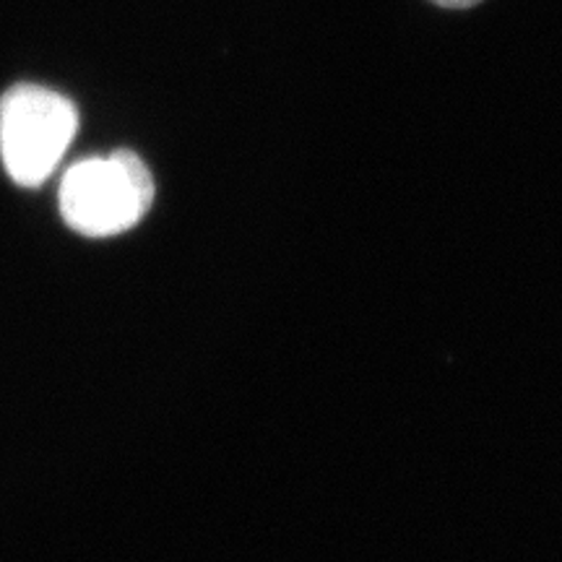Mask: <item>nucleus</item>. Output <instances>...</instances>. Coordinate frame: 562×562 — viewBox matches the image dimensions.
<instances>
[{"instance_id": "nucleus-2", "label": "nucleus", "mask_w": 562, "mask_h": 562, "mask_svg": "<svg viewBox=\"0 0 562 562\" xmlns=\"http://www.w3.org/2000/svg\"><path fill=\"white\" fill-rule=\"evenodd\" d=\"M79 131V112L58 91L19 83L0 102V157L16 186H42Z\"/></svg>"}, {"instance_id": "nucleus-1", "label": "nucleus", "mask_w": 562, "mask_h": 562, "mask_svg": "<svg viewBox=\"0 0 562 562\" xmlns=\"http://www.w3.org/2000/svg\"><path fill=\"white\" fill-rule=\"evenodd\" d=\"M151 203V172L133 151L76 161L60 182L63 220L87 237H112L136 227Z\"/></svg>"}, {"instance_id": "nucleus-3", "label": "nucleus", "mask_w": 562, "mask_h": 562, "mask_svg": "<svg viewBox=\"0 0 562 562\" xmlns=\"http://www.w3.org/2000/svg\"><path fill=\"white\" fill-rule=\"evenodd\" d=\"M432 3L442 5V9H472V5L482 3V0H432Z\"/></svg>"}]
</instances>
